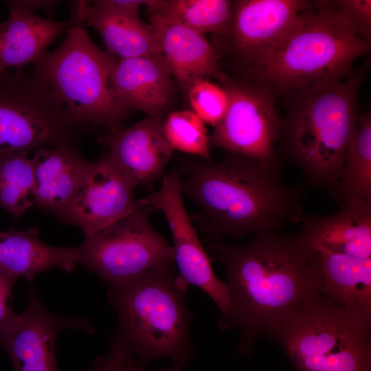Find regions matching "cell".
Returning <instances> with one entry per match:
<instances>
[{
	"mask_svg": "<svg viewBox=\"0 0 371 371\" xmlns=\"http://www.w3.org/2000/svg\"><path fill=\"white\" fill-rule=\"evenodd\" d=\"M163 119L147 116L133 125L109 130L99 138L132 186L148 185L159 178L172 157Z\"/></svg>",
	"mask_w": 371,
	"mask_h": 371,
	"instance_id": "15",
	"label": "cell"
},
{
	"mask_svg": "<svg viewBox=\"0 0 371 371\" xmlns=\"http://www.w3.org/2000/svg\"><path fill=\"white\" fill-rule=\"evenodd\" d=\"M137 201L164 215L172 233L174 263L178 276L188 286H195L205 293L219 308L221 317L227 315L230 306L228 289L225 282L216 277L185 209L179 172L166 174L159 190Z\"/></svg>",
	"mask_w": 371,
	"mask_h": 371,
	"instance_id": "11",
	"label": "cell"
},
{
	"mask_svg": "<svg viewBox=\"0 0 371 371\" xmlns=\"http://www.w3.org/2000/svg\"><path fill=\"white\" fill-rule=\"evenodd\" d=\"M80 246L52 247L38 237V229L0 232V269L10 276L33 281L40 273L58 268L71 273L80 264Z\"/></svg>",
	"mask_w": 371,
	"mask_h": 371,
	"instance_id": "21",
	"label": "cell"
},
{
	"mask_svg": "<svg viewBox=\"0 0 371 371\" xmlns=\"http://www.w3.org/2000/svg\"><path fill=\"white\" fill-rule=\"evenodd\" d=\"M73 14L100 34L106 52L120 59L161 56V51L150 24L100 9L87 1H75Z\"/></svg>",
	"mask_w": 371,
	"mask_h": 371,
	"instance_id": "23",
	"label": "cell"
},
{
	"mask_svg": "<svg viewBox=\"0 0 371 371\" xmlns=\"http://www.w3.org/2000/svg\"><path fill=\"white\" fill-rule=\"evenodd\" d=\"M166 138L174 150L211 161L205 123L192 111H172L163 120Z\"/></svg>",
	"mask_w": 371,
	"mask_h": 371,
	"instance_id": "27",
	"label": "cell"
},
{
	"mask_svg": "<svg viewBox=\"0 0 371 371\" xmlns=\"http://www.w3.org/2000/svg\"><path fill=\"white\" fill-rule=\"evenodd\" d=\"M294 234L308 250L371 258V202L353 200L326 216L305 215Z\"/></svg>",
	"mask_w": 371,
	"mask_h": 371,
	"instance_id": "17",
	"label": "cell"
},
{
	"mask_svg": "<svg viewBox=\"0 0 371 371\" xmlns=\"http://www.w3.org/2000/svg\"><path fill=\"white\" fill-rule=\"evenodd\" d=\"M188 286L173 267L110 286L107 302L118 319L111 344L144 365L168 358L183 366L194 353Z\"/></svg>",
	"mask_w": 371,
	"mask_h": 371,
	"instance_id": "5",
	"label": "cell"
},
{
	"mask_svg": "<svg viewBox=\"0 0 371 371\" xmlns=\"http://www.w3.org/2000/svg\"><path fill=\"white\" fill-rule=\"evenodd\" d=\"M36 205L33 166L27 155L0 160V207L15 218Z\"/></svg>",
	"mask_w": 371,
	"mask_h": 371,
	"instance_id": "26",
	"label": "cell"
},
{
	"mask_svg": "<svg viewBox=\"0 0 371 371\" xmlns=\"http://www.w3.org/2000/svg\"><path fill=\"white\" fill-rule=\"evenodd\" d=\"M181 367L182 366L179 363L173 362L171 367L164 371H180Z\"/></svg>",
	"mask_w": 371,
	"mask_h": 371,
	"instance_id": "34",
	"label": "cell"
},
{
	"mask_svg": "<svg viewBox=\"0 0 371 371\" xmlns=\"http://www.w3.org/2000/svg\"><path fill=\"white\" fill-rule=\"evenodd\" d=\"M297 371H371V317L336 304L320 291L269 334Z\"/></svg>",
	"mask_w": 371,
	"mask_h": 371,
	"instance_id": "7",
	"label": "cell"
},
{
	"mask_svg": "<svg viewBox=\"0 0 371 371\" xmlns=\"http://www.w3.org/2000/svg\"><path fill=\"white\" fill-rule=\"evenodd\" d=\"M306 249L319 280L322 295L371 317V258Z\"/></svg>",
	"mask_w": 371,
	"mask_h": 371,
	"instance_id": "19",
	"label": "cell"
},
{
	"mask_svg": "<svg viewBox=\"0 0 371 371\" xmlns=\"http://www.w3.org/2000/svg\"><path fill=\"white\" fill-rule=\"evenodd\" d=\"M87 371H101L100 370V366H99V363L97 361V360H95L92 366H91L90 368H89Z\"/></svg>",
	"mask_w": 371,
	"mask_h": 371,
	"instance_id": "35",
	"label": "cell"
},
{
	"mask_svg": "<svg viewBox=\"0 0 371 371\" xmlns=\"http://www.w3.org/2000/svg\"><path fill=\"white\" fill-rule=\"evenodd\" d=\"M152 0H98L91 3L94 6L113 13L133 18H139L142 5H148Z\"/></svg>",
	"mask_w": 371,
	"mask_h": 371,
	"instance_id": "32",
	"label": "cell"
},
{
	"mask_svg": "<svg viewBox=\"0 0 371 371\" xmlns=\"http://www.w3.org/2000/svg\"><path fill=\"white\" fill-rule=\"evenodd\" d=\"M16 280L0 269V333L12 329L19 322L21 314H16L12 306V291Z\"/></svg>",
	"mask_w": 371,
	"mask_h": 371,
	"instance_id": "30",
	"label": "cell"
},
{
	"mask_svg": "<svg viewBox=\"0 0 371 371\" xmlns=\"http://www.w3.org/2000/svg\"><path fill=\"white\" fill-rule=\"evenodd\" d=\"M31 161L36 205L57 216L70 201L91 162L73 144L38 148Z\"/></svg>",
	"mask_w": 371,
	"mask_h": 371,
	"instance_id": "20",
	"label": "cell"
},
{
	"mask_svg": "<svg viewBox=\"0 0 371 371\" xmlns=\"http://www.w3.org/2000/svg\"><path fill=\"white\" fill-rule=\"evenodd\" d=\"M370 65L355 74L322 81L288 93L277 142L278 160L298 167L310 185L336 202L335 186L356 131L358 92Z\"/></svg>",
	"mask_w": 371,
	"mask_h": 371,
	"instance_id": "3",
	"label": "cell"
},
{
	"mask_svg": "<svg viewBox=\"0 0 371 371\" xmlns=\"http://www.w3.org/2000/svg\"><path fill=\"white\" fill-rule=\"evenodd\" d=\"M341 207L346 202H371V113L360 114L357 126L346 150L335 186Z\"/></svg>",
	"mask_w": 371,
	"mask_h": 371,
	"instance_id": "24",
	"label": "cell"
},
{
	"mask_svg": "<svg viewBox=\"0 0 371 371\" xmlns=\"http://www.w3.org/2000/svg\"><path fill=\"white\" fill-rule=\"evenodd\" d=\"M193 111L204 123L215 126L225 115L228 97L222 86L207 79L195 82L187 95Z\"/></svg>",
	"mask_w": 371,
	"mask_h": 371,
	"instance_id": "28",
	"label": "cell"
},
{
	"mask_svg": "<svg viewBox=\"0 0 371 371\" xmlns=\"http://www.w3.org/2000/svg\"><path fill=\"white\" fill-rule=\"evenodd\" d=\"M70 21L58 47L33 63V74L52 89L78 126L120 128L129 111L113 84L118 59L94 43L79 17L72 14Z\"/></svg>",
	"mask_w": 371,
	"mask_h": 371,
	"instance_id": "6",
	"label": "cell"
},
{
	"mask_svg": "<svg viewBox=\"0 0 371 371\" xmlns=\"http://www.w3.org/2000/svg\"><path fill=\"white\" fill-rule=\"evenodd\" d=\"M112 80L116 95L127 110L161 119L168 111L176 82L163 56L119 58Z\"/></svg>",
	"mask_w": 371,
	"mask_h": 371,
	"instance_id": "18",
	"label": "cell"
},
{
	"mask_svg": "<svg viewBox=\"0 0 371 371\" xmlns=\"http://www.w3.org/2000/svg\"><path fill=\"white\" fill-rule=\"evenodd\" d=\"M309 4L302 0L233 1L229 24L216 37V47L249 66L283 37Z\"/></svg>",
	"mask_w": 371,
	"mask_h": 371,
	"instance_id": "13",
	"label": "cell"
},
{
	"mask_svg": "<svg viewBox=\"0 0 371 371\" xmlns=\"http://www.w3.org/2000/svg\"><path fill=\"white\" fill-rule=\"evenodd\" d=\"M8 3L9 16L0 23V61L5 69L21 70L43 56L71 21L44 19Z\"/></svg>",
	"mask_w": 371,
	"mask_h": 371,
	"instance_id": "22",
	"label": "cell"
},
{
	"mask_svg": "<svg viewBox=\"0 0 371 371\" xmlns=\"http://www.w3.org/2000/svg\"><path fill=\"white\" fill-rule=\"evenodd\" d=\"M228 107L209 136L210 147L225 149L244 158L282 168L275 144L282 119L275 106L274 94L256 83L230 79L221 85Z\"/></svg>",
	"mask_w": 371,
	"mask_h": 371,
	"instance_id": "10",
	"label": "cell"
},
{
	"mask_svg": "<svg viewBox=\"0 0 371 371\" xmlns=\"http://www.w3.org/2000/svg\"><path fill=\"white\" fill-rule=\"evenodd\" d=\"M134 187L107 152L91 162L66 207L56 216L76 225L85 236L108 227L139 206Z\"/></svg>",
	"mask_w": 371,
	"mask_h": 371,
	"instance_id": "12",
	"label": "cell"
},
{
	"mask_svg": "<svg viewBox=\"0 0 371 371\" xmlns=\"http://www.w3.org/2000/svg\"><path fill=\"white\" fill-rule=\"evenodd\" d=\"M370 50V41L355 34L328 1H315L248 70L254 83L286 95L349 76L353 62Z\"/></svg>",
	"mask_w": 371,
	"mask_h": 371,
	"instance_id": "4",
	"label": "cell"
},
{
	"mask_svg": "<svg viewBox=\"0 0 371 371\" xmlns=\"http://www.w3.org/2000/svg\"><path fill=\"white\" fill-rule=\"evenodd\" d=\"M153 207L140 204L128 215L94 234L80 245L83 266L109 286L173 267L172 246L149 221Z\"/></svg>",
	"mask_w": 371,
	"mask_h": 371,
	"instance_id": "9",
	"label": "cell"
},
{
	"mask_svg": "<svg viewBox=\"0 0 371 371\" xmlns=\"http://www.w3.org/2000/svg\"><path fill=\"white\" fill-rule=\"evenodd\" d=\"M12 4L27 10L30 12L35 13L36 11L43 10L50 14L58 4L57 1L46 0H28V1H8Z\"/></svg>",
	"mask_w": 371,
	"mask_h": 371,
	"instance_id": "33",
	"label": "cell"
},
{
	"mask_svg": "<svg viewBox=\"0 0 371 371\" xmlns=\"http://www.w3.org/2000/svg\"><path fill=\"white\" fill-rule=\"evenodd\" d=\"M27 298L17 324L0 333V346L8 355L14 371H60L55 350L60 332L72 328L91 333L93 327L85 319L59 316L49 311L33 284Z\"/></svg>",
	"mask_w": 371,
	"mask_h": 371,
	"instance_id": "14",
	"label": "cell"
},
{
	"mask_svg": "<svg viewBox=\"0 0 371 371\" xmlns=\"http://www.w3.org/2000/svg\"><path fill=\"white\" fill-rule=\"evenodd\" d=\"M96 360L101 371H148L136 357L113 344L108 352Z\"/></svg>",
	"mask_w": 371,
	"mask_h": 371,
	"instance_id": "31",
	"label": "cell"
},
{
	"mask_svg": "<svg viewBox=\"0 0 371 371\" xmlns=\"http://www.w3.org/2000/svg\"><path fill=\"white\" fill-rule=\"evenodd\" d=\"M6 71V69L2 65L1 61H0V75L5 73Z\"/></svg>",
	"mask_w": 371,
	"mask_h": 371,
	"instance_id": "36",
	"label": "cell"
},
{
	"mask_svg": "<svg viewBox=\"0 0 371 371\" xmlns=\"http://www.w3.org/2000/svg\"><path fill=\"white\" fill-rule=\"evenodd\" d=\"M76 124L52 89L21 70L0 75V160L73 144Z\"/></svg>",
	"mask_w": 371,
	"mask_h": 371,
	"instance_id": "8",
	"label": "cell"
},
{
	"mask_svg": "<svg viewBox=\"0 0 371 371\" xmlns=\"http://www.w3.org/2000/svg\"><path fill=\"white\" fill-rule=\"evenodd\" d=\"M225 267L230 301L221 329L237 328L238 352H251L256 339L270 332L289 314L320 291L308 251L294 234L265 232L249 243L233 245L210 241Z\"/></svg>",
	"mask_w": 371,
	"mask_h": 371,
	"instance_id": "1",
	"label": "cell"
},
{
	"mask_svg": "<svg viewBox=\"0 0 371 371\" xmlns=\"http://www.w3.org/2000/svg\"><path fill=\"white\" fill-rule=\"evenodd\" d=\"M183 172L181 191L200 210L210 241L279 232L304 216L305 187L286 184L281 169L226 152L218 162H186Z\"/></svg>",
	"mask_w": 371,
	"mask_h": 371,
	"instance_id": "2",
	"label": "cell"
},
{
	"mask_svg": "<svg viewBox=\"0 0 371 371\" xmlns=\"http://www.w3.org/2000/svg\"><path fill=\"white\" fill-rule=\"evenodd\" d=\"M333 10L357 36L370 41L371 1H328Z\"/></svg>",
	"mask_w": 371,
	"mask_h": 371,
	"instance_id": "29",
	"label": "cell"
},
{
	"mask_svg": "<svg viewBox=\"0 0 371 371\" xmlns=\"http://www.w3.org/2000/svg\"><path fill=\"white\" fill-rule=\"evenodd\" d=\"M161 54L182 92L196 81L213 78L222 85L230 80L218 63V54L203 34L148 12Z\"/></svg>",
	"mask_w": 371,
	"mask_h": 371,
	"instance_id": "16",
	"label": "cell"
},
{
	"mask_svg": "<svg viewBox=\"0 0 371 371\" xmlns=\"http://www.w3.org/2000/svg\"><path fill=\"white\" fill-rule=\"evenodd\" d=\"M233 1L152 0L148 12L201 34H223L229 24Z\"/></svg>",
	"mask_w": 371,
	"mask_h": 371,
	"instance_id": "25",
	"label": "cell"
}]
</instances>
